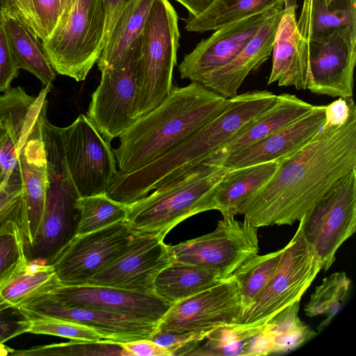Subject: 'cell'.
Returning <instances> with one entry per match:
<instances>
[{
	"label": "cell",
	"mask_w": 356,
	"mask_h": 356,
	"mask_svg": "<svg viewBox=\"0 0 356 356\" xmlns=\"http://www.w3.org/2000/svg\"><path fill=\"white\" fill-rule=\"evenodd\" d=\"M139 49L140 36L118 63L101 72L100 83L91 96L86 115L108 143L136 120L134 110Z\"/></svg>",
	"instance_id": "10"
},
{
	"label": "cell",
	"mask_w": 356,
	"mask_h": 356,
	"mask_svg": "<svg viewBox=\"0 0 356 356\" xmlns=\"http://www.w3.org/2000/svg\"><path fill=\"white\" fill-rule=\"evenodd\" d=\"M311 92L332 97H353L356 63V27L348 26L307 42Z\"/></svg>",
	"instance_id": "13"
},
{
	"label": "cell",
	"mask_w": 356,
	"mask_h": 356,
	"mask_svg": "<svg viewBox=\"0 0 356 356\" xmlns=\"http://www.w3.org/2000/svg\"><path fill=\"white\" fill-rule=\"evenodd\" d=\"M297 26L307 42L322 39L333 31L356 27V0H303Z\"/></svg>",
	"instance_id": "29"
},
{
	"label": "cell",
	"mask_w": 356,
	"mask_h": 356,
	"mask_svg": "<svg viewBox=\"0 0 356 356\" xmlns=\"http://www.w3.org/2000/svg\"><path fill=\"white\" fill-rule=\"evenodd\" d=\"M355 106L353 97H339L331 104L326 105L325 123L334 125L343 124Z\"/></svg>",
	"instance_id": "47"
},
{
	"label": "cell",
	"mask_w": 356,
	"mask_h": 356,
	"mask_svg": "<svg viewBox=\"0 0 356 356\" xmlns=\"http://www.w3.org/2000/svg\"><path fill=\"white\" fill-rule=\"evenodd\" d=\"M313 106L295 95H277L271 106L244 124L227 143L207 158L222 157L244 148L293 122Z\"/></svg>",
	"instance_id": "25"
},
{
	"label": "cell",
	"mask_w": 356,
	"mask_h": 356,
	"mask_svg": "<svg viewBox=\"0 0 356 356\" xmlns=\"http://www.w3.org/2000/svg\"><path fill=\"white\" fill-rule=\"evenodd\" d=\"M275 8L228 24L202 40L179 65L181 78L196 81L202 76L228 63L255 35Z\"/></svg>",
	"instance_id": "20"
},
{
	"label": "cell",
	"mask_w": 356,
	"mask_h": 356,
	"mask_svg": "<svg viewBox=\"0 0 356 356\" xmlns=\"http://www.w3.org/2000/svg\"><path fill=\"white\" fill-rule=\"evenodd\" d=\"M296 8L284 9L273 46V62L268 85L307 88L309 79L307 42L301 35L296 15Z\"/></svg>",
	"instance_id": "23"
},
{
	"label": "cell",
	"mask_w": 356,
	"mask_h": 356,
	"mask_svg": "<svg viewBox=\"0 0 356 356\" xmlns=\"http://www.w3.org/2000/svg\"><path fill=\"white\" fill-rule=\"evenodd\" d=\"M4 10V0H0V19Z\"/></svg>",
	"instance_id": "54"
},
{
	"label": "cell",
	"mask_w": 356,
	"mask_h": 356,
	"mask_svg": "<svg viewBox=\"0 0 356 356\" xmlns=\"http://www.w3.org/2000/svg\"><path fill=\"white\" fill-rule=\"evenodd\" d=\"M204 345L200 344L188 355L261 356L274 354L272 342L264 325L250 326L231 323L210 332Z\"/></svg>",
	"instance_id": "26"
},
{
	"label": "cell",
	"mask_w": 356,
	"mask_h": 356,
	"mask_svg": "<svg viewBox=\"0 0 356 356\" xmlns=\"http://www.w3.org/2000/svg\"><path fill=\"white\" fill-rule=\"evenodd\" d=\"M300 302L283 309L264 324L272 342L274 354L293 350L316 334L300 318Z\"/></svg>",
	"instance_id": "35"
},
{
	"label": "cell",
	"mask_w": 356,
	"mask_h": 356,
	"mask_svg": "<svg viewBox=\"0 0 356 356\" xmlns=\"http://www.w3.org/2000/svg\"><path fill=\"white\" fill-rule=\"evenodd\" d=\"M351 280L345 272L325 277L312 293L304 311L309 317L324 315L322 327L327 325L342 307L350 291Z\"/></svg>",
	"instance_id": "37"
},
{
	"label": "cell",
	"mask_w": 356,
	"mask_h": 356,
	"mask_svg": "<svg viewBox=\"0 0 356 356\" xmlns=\"http://www.w3.org/2000/svg\"><path fill=\"white\" fill-rule=\"evenodd\" d=\"M51 88L45 86L37 96L28 95L20 86L0 93V120L6 129L0 143V178L22 179L19 154L47 115Z\"/></svg>",
	"instance_id": "15"
},
{
	"label": "cell",
	"mask_w": 356,
	"mask_h": 356,
	"mask_svg": "<svg viewBox=\"0 0 356 356\" xmlns=\"http://www.w3.org/2000/svg\"><path fill=\"white\" fill-rule=\"evenodd\" d=\"M59 284L52 265L29 261L26 268L0 291V312L23 308Z\"/></svg>",
	"instance_id": "32"
},
{
	"label": "cell",
	"mask_w": 356,
	"mask_h": 356,
	"mask_svg": "<svg viewBox=\"0 0 356 356\" xmlns=\"http://www.w3.org/2000/svg\"><path fill=\"white\" fill-rule=\"evenodd\" d=\"M211 331H174L157 329L149 339L166 348L171 353V356L188 355L205 339Z\"/></svg>",
	"instance_id": "42"
},
{
	"label": "cell",
	"mask_w": 356,
	"mask_h": 356,
	"mask_svg": "<svg viewBox=\"0 0 356 356\" xmlns=\"http://www.w3.org/2000/svg\"><path fill=\"white\" fill-rule=\"evenodd\" d=\"M302 233L327 270L356 229V169L339 179L299 220Z\"/></svg>",
	"instance_id": "8"
},
{
	"label": "cell",
	"mask_w": 356,
	"mask_h": 356,
	"mask_svg": "<svg viewBox=\"0 0 356 356\" xmlns=\"http://www.w3.org/2000/svg\"><path fill=\"white\" fill-rule=\"evenodd\" d=\"M47 157L48 186L42 219L31 245L25 250L29 261L52 264L76 236L80 195L67 164L61 127L51 124L47 115L42 124Z\"/></svg>",
	"instance_id": "3"
},
{
	"label": "cell",
	"mask_w": 356,
	"mask_h": 356,
	"mask_svg": "<svg viewBox=\"0 0 356 356\" xmlns=\"http://www.w3.org/2000/svg\"><path fill=\"white\" fill-rule=\"evenodd\" d=\"M226 279L220 273L202 267L172 263L163 269L154 281V294L174 304Z\"/></svg>",
	"instance_id": "31"
},
{
	"label": "cell",
	"mask_w": 356,
	"mask_h": 356,
	"mask_svg": "<svg viewBox=\"0 0 356 356\" xmlns=\"http://www.w3.org/2000/svg\"><path fill=\"white\" fill-rule=\"evenodd\" d=\"M106 10L104 44L113 24L123 7L131 0H103Z\"/></svg>",
	"instance_id": "49"
},
{
	"label": "cell",
	"mask_w": 356,
	"mask_h": 356,
	"mask_svg": "<svg viewBox=\"0 0 356 356\" xmlns=\"http://www.w3.org/2000/svg\"><path fill=\"white\" fill-rule=\"evenodd\" d=\"M135 234L124 220L76 236L51 264L60 283L86 284L127 250Z\"/></svg>",
	"instance_id": "12"
},
{
	"label": "cell",
	"mask_w": 356,
	"mask_h": 356,
	"mask_svg": "<svg viewBox=\"0 0 356 356\" xmlns=\"http://www.w3.org/2000/svg\"><path fill=\"white\" fill-rule=\"evenodd\" d=\"M277 97L267 90H254L229 98V104L223 112L180 144L184 160L191 165L204 161L244 124L271 106Z\"/></svg>",
	"instance_id": "18"
},
{
	"label": "cell",
	"mask_w": 356,
	"mask_h": 356,
	"mask_svg": "<svg viewBox=\"0 0 356 356\" xmlns=\"http://www.w3.org/2000/svg\"><path fill=\"white\" fill-rule=\"evenodd\" d=\"M33 2L44 39L57 24L60 15V0H33Z\"/></svg>",
	"instance_id": "46"
},
{
	"label": "cell",
	"mask_w": 356,
	"mask_h": 356,
	"mask_svg": "<svg viewBox=\"0 0 356 356\" xmlns=\"http://www.w3.org/2000/svg\"><path fill=\"white\" fill-rule=\"evenodd\" d=\"M180 33L177 13L168 0H154L140 35L134 116L160 104L172 87Z\"/></svg>",
	"instance_id": "5"
},
{
	"label": "cell",
	"mask_w": 356,
	"mask_h": 356,
	"mask_svg": "<svg viewBox=\"0 0 356 356\" xmlns=\"http://www.w3.org/2000/svg\"><path fill=\"white\" fill-rule=\"evenodd\" d=\"M4 10L22 20L42 40L43 35L33 0H4Z\"/></svg>",
	"instance_id": "45"
},
{
	"label": "cell",
	"mask_w": 356,
	"mask_h": 356,
	"mask_svg": "<svg viewBox=\"0 0 356 356\" xmlns=\"http://www.w3.org/2000/svg\"><path fill=\"white\" fill-rule=\"evenodd\" d=\"M258 228L235 216H222L216 228L205 235L168 245L173 263L213 270L227 278L259 252Z\"/></svg>",
	"instance_id": "9"
},
{
	"label": "cell",
	"mask_w": 356,
	"mask_h": 356,
	"mask_svg": "<svg viewBox=\"0 0 356 356\" xmlns=\"http://www.w3.org/2000/svg\"><path fill=\"white\" fill-rule=\"evenodd\" d=\"M229 99L198 82L172 86L155 108L138 118L113 149L119 172L130 173L165 154L219 115Z\"/></svg>",
	"instance_id": "2"
},
{
	"label": "cell",
	"mask_w": 356,
	"mask_h": 356,
	"mask_svg": "<svg viewBox=\"0 0 356 356\" xmlns=\"http://www.w3.org/2000/svg\"><path fill=\"white\" fill-rule=\"evenodd\" d=\"M14 356H131L122 343L110 341L68 342L36 346L24 350H13Z\"/></svg>",
	"instance_id": "38"
},
{
	"label": "cell",
	"mask_w": 356,
	"mask_h": 356,
	"mask_svg": "<svg viewBox=\"0 0 356 356\" xmlns=\"http://www.w3.org/2000/svg\"><path fill=\"white\" fill-rule=\"evenodd\" d=\"M131 356H171V353L149 339L122 343Z\"/></svg>",
	"instance_id": "48"
},
{
	"label": "cell",
	"mask_w": 356,
	"mask_h": 356,
	"mask_svg": "<svg viewBox=\"0 0 356 356\" xmlns=\"http://www.w3.org/2000/svg\"><path fill=\"white\" fill-rule=\"evenodd\" d=\"M22 233L0 237V291L28 266Z\"/></svg>",
	"instance_id": "41"
},
{
	"label": "cell",
	"mask_w": 356,
	"mask_h": 356,
	"mask_svg": "<svg viewBox=\"0 0 356 356\" xmlns=\"http://www.w3.org/2000/svg\"><path fill=\"white\" fill-rule=\"evenodd\" d=\"M321 270L319 259L302 235L301 226L285 247L270 280L237 323L264 325L275 314L300 301Z\"/></svg>",
	"instance_id": "7"
},
{
	"label": "cell",
	"mask_w": 356,
	"mask_h": 356,
	"mask_svg": "<svg viewBox=\"0 0 356 356\" xmlns=\"http://www.w3.org/2000/svg\"><path fill=\"white\" fill-rule=\"evenodd\" d=\"M19 310L24 316L25 333L56 336L78 341L103 340L95 330L82 324L51 316Z\"/></svg>",
	"instance_id": "39"
},
{
	"label": "cell",
	"mask_w": 356,
	"mask_h": 356,
	"mask_svg": "<svg viewBox=\"0 0 356 356\" xmlns=\"http://www.w3.org/2000/svg\"><path fill=\"white\" fill-rule=\"evenodd\" d=\"M17 309L82 324L95 330L103 340L117 343L149 339L159 325L102 310L67 306L47 298H38Z\"/></svg>",
	"instance_id": "22"
},
{
	"label": "cell",
	"mask_w": 356,
	"mask_h": 356,
	"mask_svg": "<svg viewBox=\"0 0 356 356\" xmlns=\"http://www.w3.org/2000/svg\"><path fill=\"white\" fill-rule=\"evenodd\" d=\"M226 170L204 160L129 204L126 221L137 232L165 237L184 220L209 210L211 192Z\"/></svg>",
	"instance_id": "4"
},
{
	"label": "cell",
	"mask_w": 356,
	"mask_h": 356,
	"mask_svg": "<svg viewBox=\"0 0 356 356\" xmlns=\"http://www.w3.org/2000/svg\"><path fill=\"white\" fill-rule=\"evenodd\" d=\"M298 0H284V9L293 7L297 8Z\"/></svg>",
	"instance_id": "52"
},
{
	"label": "cell",
	"mask_w": 356,
	"mask_h": 356,
	"mask_svg": "<svg viewBox=\"0 0 356 356\" xmlns=\"http://www.w3.org/2000/svg\"><path fill=\"white\" fill-rule=\"evenodd\" d=\"M24 316L17 309L0 312V355H10L13 351L5 345L9 340L25 333Z\"/></svg>",
	"instance_id": "43"
},
{
	"label": "cell",
	"mask_w": 356,
	"mask_h": 356,
	"mask_svg": "<svg viewBox=\"0 0 356 356\" xmlns=\"http://www.w3.org/2000/svg\"><path fill=\"white\" fill-rule=\"evenodd\" d=\"M76 207L80 215L76 234L79 236L126 220L129 204L115 201L102 193L80 197Z\"/></svg>",
	"instance_id": "36"
},
{
	"label": "cell",
	"mask_w": 356,
	"mask_h": 356,
	"mask_svg": "<svg viewBox=\"0 0 356 356\" xmlns=\"http://www.w3.org/2000/svg\"><path fill=\"white\" fill-rule=\"evenodd\" d=\"M164 238L136 232L127 250L86 284L154 294L156 277L173 263Z\"/></svg>",
	"instance_id": "14"
},
{
	"label": "cell",
	"mask_w": 356,
	"mask_h": 356,
	"mask_svg": "<svg viewBox=\"0 0 356 356\" xmlns=\"http://www.w3.org/2000/svg\"><path fill=\"white\" fill-rule=\"evenodd\" d=\"M26 226V211L22 182L0 178V237L21 232L25 238Z\"/></svg>",
	"instance_id": "40"
},
{
	"label": "cell",
	"mask_w": 356,
	"mask_h": 356,
	"mask_svg": "<svg viewBox=\"0 0 356 356\" xmlns=\"http://www.w3.org/2000/svg\"><path fill=\"white\" fill-rule=\"evenodd\" d=\"M5 134H6L5 127L3 125L1 121L0 120V143H1V141L3 136L5 135Z\"/></svg>",
	"instance_id": "53"
},
{
	"label": "cell",
	"mask_w": 356,
	"mask_h": 356,
	"mask_svg": "<svg viewBox=\"0 0 356 356\" xmlns=\"http://www.w3.org/2000/svg\"><path fill=\"white\" fill-rule=\"evenodd\" d=\"M19 67L9 45L1 18L0 19V92L10 88L19 74Z\"/></svg>",
	"instance_id": "44"
},
{
	"label": "cell",
	"mask_w": 356,
	"mask_h": 356,
	"mask_svg": "<svg viewBox=\"0 0 356 356\" xmlns=\"http://www.w3.org/2000/svg\"><path fill=\"white\" fill-rule=\"evenodd\" d=\"M72 1L73 0H60V15L67 9Z\"/></svg>",
	"instance_id": "51"
},
{
	"label": "cell",
	"mask_w": 356,
	"mask_h": 356,
	"mask_svg": "<svg viewBox=\"0 0 356 356\" xmlns=\"http://www.w3.org/2000/svg\"><path fill=\"white\" fill-rule=\"evenodd\" d=\"M282 253V248L262 255L257 254L245 261L232 274L240 299V317L250 308L270 280Z\"/></svg>",
	"instance_id": "34"
},
{
	"label": "cell",
	"mask_w": 356,
	"mask_h": 356,
	"mask_svg": "<svg viewBox=\"0 0 356 356\" xmlns=\"http://www.w3.org/2000/svg\"><path fill=\"white\" fill-rule=\"evenodd\" d=\"M1 21L19 69L35 75L44 86H51L56 76V72L40 38L22 20L8 12L3 10Z\"/></svg>",
	"instance_id": "28"
},
{
	"label": "cell",
	"mask_w": 356,
	"mask_h": 356,
	"mask_svg": "<svg viewBox=\"0 0 356 356\" xmlns=\"http://www.w3.org/2000/svg\"><path fill=\"white\" fill-rule=\"evenodd\" d=\"M325 3L327 4L329 3L332 0H325Z\"/></svg>",
	"instance_id": "55"
},
{
	"label": "cell",
	"mask_w": 356,
	"mask_h": 356,
	"mask_svg": "<svg viewBox=\"0 0 356 356\" xmlns=\"http://www.w3.org/2000/svg\"><path fill=\"white\" fill-rule=\"evenodd\" d=\"M182 5L188 13V17H196L204 12L214 0H175Z\"/></svg>",
	"instance_id": "50"
},
{
	"label": "cell",
	"mask_w": 356,
	"mask_h": 356,
	"mask_svg": "<svg viewBox=\"0 0 356 356\" xmlns=\"http://www.w3.org/2000/svg\"><path fill=\"white\" fill-rule=\"evenodd\" d=\"M241 303L236 284L230 275L213 286L172 304L158 330L208 331L237 323Z\"/></svg>",
	"instance_id": "16"
},
{
	"label": "cell",
	"mask_w": 356,
	"mask_h": 356,
	"mask_svg": "<svg viewBox=\"0 0 356 356\" xmlns=\"http://www.w3.org/2000/svg\"><path fill=\"white\" fill-rule=\"evenodd\" d=\"M42 124V121L33 131L19 154L26 211L25 250L31 245L40 225L48 186Z\"/></svg>",
	"instance_id": "24"
},
{
	"label": "cell",
	"mask_w": 356,
	"mask_h": 356,
	"mask_svg": "<svg viewBox=\"0 0 356 356\" xmlns=\"http://www.w3.org/2000/svg\"><path fill=\"white\" fill-rule=\"evenodd\" d=\"M61 131L69 172L80 197L106 193L118 172L111 143L83 114Z\"/></svg>",
	"instance_id": "11"
},
{
	"label": "cell",
	"mask_w": 356,
	"mask_h": 356,
	"mask_svg": "<svg viewBox=\"0 0 356 356\" xmlns=\"http://www.w3.org/2000/svg\"><path fill=\"white\" fill-rule=\"evenodd\" d=\"M356 169V106L341 125L324 123L303 147L280 161L272 177L237 209L259 228L292 225L341 177Z\"/></svg>",
	"instance_id": "1"
},
{
	"label": "cell",
	"mask_w": 356,
	"mask_h": 356,
	"mask_svg": "<svg viewBox=\"0 0 356 356\" xmlns=\"http://www.w3.org/2000/svg\"><path fill=\"white\" fill-rule=\"evenodd\" d=\"M280 163L270 161L227 171L211 192L209 209L219 211L222 216H236L239 206L268 181Z\"/></svg>",
	"instance_id": "27"
},
{
	"label": "cell",
	"mask_w": 356,
	"mask_h": 356,
	"mask_svg": "<svg viewBox=\"0 0 356 356\" xmlns=\"http://www.w3.org/2000/svg\"><path fill=\"white\" fill-rule=\"evenodd\" d=\"M105 24L103 0H73L42 40L55 72L76 81L85 80L103 49Z\"/></svg>",
	"instance_id": "6"
},
{
	"label": "cell",
	"mask_w": 356,
	"mask_h": 356,
	"mask_svg": "<svg viewBox=\"0 0 356 356\" xmlns=\"http://www.w3.org/2000/svg\"><path fill=\"white\" fill-rule=\"evenodd\" d=\"M326 105L314 106L305 115L264 138L229 155L208 162L226 171L280 161L307 143L325 122Z\"/></svg>",
	"instance_id": "19"
},
{
	"label": "cell",
	"mask_w": 356,
	"mask_h": 356,
	"mask_svg": "<svg viewBox=\"0 0 356 356\" xmlns=\"http://www.w3.org/2000/svg\"><path fill=\"white\" fill-rule=\"evenodd\" d=\"M154 0H131L115 19L97 61L100 72L118 63L140 36Z\"/></svg>",
	"instance_id": "30"
},
{
	"label": "cell",
	"mask_w": 356,
	"mask_h": 356,
	"mask_svg": "<svg viewBox=\"0 0 356 356\" xmlns=\"http://www.w3.org/2000/svg\"><path fill=\"white\" fill-rule=\"evenodd\" d=\"M283 11L284 6L275 8L231 61L202 76L195 82L227 99L236 96L249 74L257 70L271 55Z\"/></svg>",
	"instance_id": "21"
},
{
	"label": "cell",
	"mask_w": 356,
	"mask_h": 356,
	"mask_svg": "<svg viewBox=\"0 0 356 356\" xmlns=\"http://www.w3.org/2000/svg\"><path fill=\"white\" fill-rule=\"evenodd\" d=\"M40 298L67 306L95 309L154 323H159L172 305L154 294L88 284L60 283Z\"/></svg>",
	"instance_id": "17"
},
{
	"label": "cell",
	"mask_w": 356,
	"mask_h": 356,
	"mask_svg": "<svg viewBox=\"0 0 356 356\" xmlns=\"http://www.w3.org/2000/svg\"><path fill=\"white\" fill-rule=\"evenodd\" d=\"M284 6V0H214L201 14L184 20L187 31L202 33Z\"/></svg>",
	"instance_id": "33"
}]
</instances>
